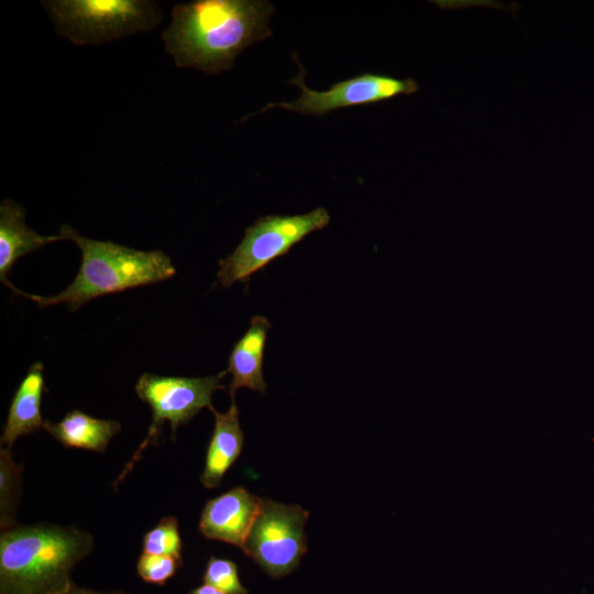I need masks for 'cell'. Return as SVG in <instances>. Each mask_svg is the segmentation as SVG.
Returning <instances> with one entry per match:
<instances>
[{
  "label": "cell",
  "mask_w": 594,
  "mask_h": 594,
  "mask_svg": "<svg viewBox=\"0 0 594 594\" xmlns=\"http://www.w3.org/2000/svg\"><path fill=\"white\" fill-rule=\"evenodd\" d=\"M69 587H70V586H69ZM69 587H68V588H69ZM68 588H67V590H68ZM67 590L64 591V592L56 593V594H66V593H67Z\"/></svg>",
  "instance_id": "obj_21"
},
{
  "label": "cell",
  "mask_w": 594,
  "mask_h": 594,
  "mask_svg": "<svg viewBox=\"0 0 594 594\" xmlns=\"http://www.w3.org/2000/svg\"><path fill=\"white\" fill-rule=\"evenodd\" d=\"M92 547V537L75 527L36 525L4 530L0 537V593L64 592L73 584V569Z\"/></svg>",
  "instance_id": "obj_2"
},
{
  "label": "cell",
  "mask_w": 594,
  "mask_h": 594,
  "mask_svg": "<svg viewBox=\"0 0 594 594\" xmlns=\"http://www.w3.org/2000/svg\"><path fill=\"white\" fill-rule=\"evenodd\" d=\"M308 517L309 513L298 505L262 499L241 549L270 576L289 574L307 552L305 525Z\"/></svg>",
  "instance_id": "obj_7"
},
{
  "label": "cell",
  "mask_w": 594,
  "mask_h": 594,
  "mask_svg": "<svg viewBox=\"0 0 594 594\" xmlns=\"http://www.w3.org/2000/svg\"><path fill=\"white\" fill-rule=\"evenodd\" d=\"M204 582L226 594H248L240 581L238 565L229 560L211 557L207 563Z\"/></svg>",
  "instance_id": "obj_17"
},
{
  "label": "cell",
  "mask_w": 594,
  "mask_h": 594,
  "mask_svg": "<svg viewBox=\"0 0 594 594\" xmlns=\"http://www.w3.org/2000/svg\"><path fill=\"white\" fill-rule=\"evenodd\" d=\"M182 539L175 517H164L143 539V553L170 556L182 560Z\"/></svg>",
  "instance_id": "obj_16"
},
{
  "label": "cell",
  "mask_w": 594,
  "mask_h": 594,
  "mask_svg": "<svg viewBox=\"0 0 594 594\" xmlns=\"http://www.w3.org/2000/svg\"><path fill=\"white\" fill-rule=\"evenodd\" d=\"M227 371L202 377L160 376L143 373L136 384L135 393L152 409V424L147 436L127 464L116 484L120 482L136 462L150 442L154 441L162 425L169 422L173 435L177 428L188 422L202 408L213 409L211 397L215 392L226 389L221 383Z\"/></svg>",
  "instance_id": "obj_6"
},
{
  "label": "cell",
  "mask_w": 594,
  "mask_h": 594,
  "mask_svg": "<svg viewBox=\"0 0 594 594\" xmlns=\"http://www.w3.org/2000/svg\"><path fill=\"white\" fill-rule=\"evenodd\" d=\"M55 31L77 45H97L156 28L163 12L148 0L42 1Z\"/></svg>",
  "instance_id": "obj_4"
},
{
  "label": "cell",
  "mask_w": 594,
  "mask_h": 594,
  "mask_svg": "<svg viewBox=\"0 0 594 594\" xmlns=\"http://www.w3.org/2000/svg\"><path fill=\"white\" fill-rule=\"evenodd\" d=\"M23 466L15 463L11 450L0 449V525L8 530L15 526V512L21 494Z\"/></svg>",
  "instance_id": "obj_15"
},
{
  "label": "cell",
  "mask_w": 594,
  "mask_h": 594,
  "mask_svg": "<svg viewBox=\"0 0 594 594\" xmlns=\"http://www.w3.org/2000/svg\"><path fill=\"white\" fill-rule=\"evenodd\" d=\"M64 240V237L41 235L25 222V210L11 199H3L0 205V279L11 287L8 274L16 261L48 243Z\"/></svg>",
  "instance_id": "obj_11"
},
{
  "label": "cell",
  "mask_w": 594,
  "mask_h": 594,
  "mask_svg": "<svg viewBox=\"0 0 594 594\" xmlns=\"http://www.w3.org/2000/svg\"><path fill=\"white\" fill-rule=\"evenodd\" d=\"M262 498L242 486L208 501L199 520V531L208 539L242 548L257 516Z\"/></svg>",
  "instance_id": "obj_9"
},
{
  "label": "cell",
  "mask_w": 594,
  "mask_h": 594,
  "mask_svg": "<svg viewBox=\"0 0 594 594\" xmlns=\"http://www.w3.org/2000/svg\"><path fill=\"white\" fill-rule=\"evenodd\" d=\"M215 416V428L207 449L205 469L200 475L202 485L207 488H217L239 458L244 442V435L240 426L239 409L234 398L228 411L219 413L211 409Z\"/></svg>",
  "instance_id": "obj_12"
},
{
  "label": "cell",
  "mask_w": 594,
  "mask_h": 594,
  "mask_svg": "<svg viewBox=\"0 0 594 594\" xmlns=\"http://www.w3.org/2000/svg\"><path fill=\"white\" fill-rule=\"evenodd\" d=\"M66 594H122V593H101V592H96V591L78 587L73 583L70 587L67 590Z\"/></svg>",
  "instance_id": "obj_20"
},
{
  "label": "cell",
  "mask_w": 594,
  "mask_h": 594,
  "mask_svg": "<svg viewBox=\"0 0 594 594\" xmlns=\"http://www.w3.org/2000/svg\"><path fill=\"white\" fill-rule=\"evenodd\" d=\"M43 428L67 448L103 452L120 431L121 424L111 419H98L75 409L57 424L45 420Z\"/></svg>",
  "instance_id": "obj_14"
},
{
  "label": "cell",
  "mask_w": 594,
  "mask_h": 594,
  "mask_svg": "<svg viewBox=\"0 0 594 594\" xmlns=\"http://www.w3.org/2000/svg\"><path fill=\"white\" fill-rule=\"evenodd\" d=\"M329 222L330 215L321 207L304 215L260 217L245 229L234 251L219 261L218 283L229 287L237 282H248L254 273L287 254L294 245Z\"/></svg>",
  "instance_id": "obj_5"
},
{
  "label": "cell",
  "mask_w": 594,
  "mask_h": 594,
  "mask_svg": "<svg viewBox=\"0 0 594 594\" xmlns=\"http://www.w3.org/2000/svg\"><path fill=\"white\" fill-rule=\"evenodd\" d=\"M274 10L263 0L180 3L173 8L162 40L177 67L219 75L246 47L272 35L268 23Z\"/></svg>",
  "instance_id": "obj_1"
},
{
  "label": "cell",
  "mask_w": 594,
  "mask_h": 594,
  "mask_svg": "<svg viewBox=\"0 0 594 594\" xmlns=\"http://www.w3.org/2000/svg\"><path fill=\"white\" fill-rule=\"evenodd\" d=\"M294 59L299 72L289 84L299 87L300 96L293 101L270 102L261 110L245 116L242 121L273 108L321 117L341 108L373 105L398 96H409L419 89L418 82L413 78L402 79L386 74L364 73L338 81L328 90L317 91L306 85L304 66L297 58Z\"/></svg>",
  "instance_id": "obj_8"
},
{
  "label": "cell",
  "mask_w": 594,
  "mask_h": 594,
  "mask_svg": "<svg viewBox=\"0 0 594 594\" xmlns=\"http://www.w3.org/2000/svg\"><path fill=\"white\" fill-rule=\"evenodd\" d=\"M270 321L263 316H255L244 336L234 344L228 362L227 373L232 376L229 394L234 398L239 388L265 393L267 384L263 377V358Z\"/></svg>",
  "instance_id": "obj_10"
},
{
  "label": "cell",
  "mask_w": 594,
  "mask_h": 594,
  "mask_svg": "<svg viewBox=\"0 0 594 594\" xmlns=\"http://www.w3.org/2000/svg\"><path fill=\"white\" fill-rule=\"evenodd\" d=\"M64 240L76 243L81 252V264L73 283L54 296L12 290L35 301L40 307L67 305L72 311L86 302L109 294L172 278L176 268L163 251H141L111 241L82 237L68 224L62 226Z\"/></svg>",
  "instance_id": "obj_3"
},
{
  "label": "cell",
  "mask_w": 594,
  "mask_h": 594,
  "mask_svg": "<svg viewBox=\"0 0 594 594\" xmlns=\"http://www.w3.org/2000/svg\"><path fill=\"white\" fill-rule=\"evenodd\" d=\"M180 564L182 560L175 557L142 553L136 571L145 582L164 585Z\"/></svg>",
  "instance_id": "obj_18"
},
{
  "label": "cell",
  "mask_w": 594,
  "mask_h": 594,
  "mask_svg": "<svg viewBox=\"0 0 594 594\" xmlns=\"http://www.w3.org/2000/svg\"><path fill=\"white\" fill-rule=\"evenodd\" d=\"M45 391L44 366L36 362L31 365L12 398L0 440L1 448L11 450L19 437L44 427L41 403Z\"/></svg>",
  "instance_id": "obj_13"
},
{
  "label": "cell",
  "mask_w": 594,
  "mask_h": 594,
  "mask_svg": "<svg viewBox=\"0 0 594 594\" xmlns=\"http://www.w3.org/2000/svg\"><path fill=\"white\" fill-rule=\"evenodd\" d=\"M190 594H226V593L221 592L220 590L209 584L204 583L202 585L193 590Z\"/></svg>",
  "instance_id": "obj_19"
}]
</instances>
